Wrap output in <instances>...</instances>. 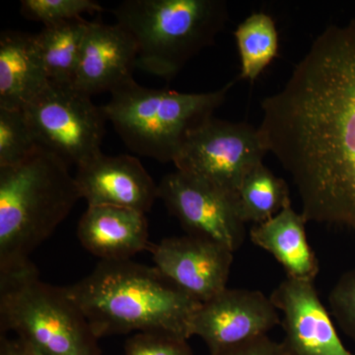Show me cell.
<instances>
[{"label": "cell", "mask_w": 355, "mask_h": 355, "mask_svg": "<svg viewBox=\"0 0 355 355\" xmlns=\"http://www.w3.org/2000/svg\"><path fill=\"white\" fill-rule=\"evenodd\" d=\"M81 198L92 205H112L146 214L158 197V184L137 157L101 153L77 167Z\"/></svg>", "instance_id": "13"}, {"label": "cell", "mask_w": 355, "mask_h": 355, "mask_svg": "<svg viewBox=\"0 0 355 355\" xmlns=\"http://www.w3.org/2000/svg\"><path fill=\"white\" fill-rule=\"evenodd\" d=\"M90 21L76 18L44 26L35 35L50 83L73 85Z\"/></svg>", "instance_id": "18"}, {"label": "cell", "mask_w": 355, "mask_h": 355, "mask_svg": "<svg viewBox=\"0 0 355 355\" xmlns=\"http://www.w3.org/2000/svg\"><path fill=\"white\" fill-rule=\"evenodd\" d=\"M270 297L284 315V343L289 354L355 355L340 340L314 282L286 277Z\"/></svg>", "instance_id": "12"}, {"label": "cell", "mask_w": 355, "mask_h": 355, "mask_svg": "<svg viewBox=\"0 0 355 355\" xmlns=\"http://www.w3.org/2000/svg\"><path fill=\"white\" fill-rule=\"evenodd\" d=\"M261 110L266 149L291 175L306 220L355 234V20L327 28Z\"/></svg>", "instance_id": "1"}, {"label": "cell", "mask_w": 355, "mask_h": 355, "mask_svg": "<svg viewBox=\"0 0 355 355\" xmlns=\"http://www.w3.org/2000/svg\"><path fill=\"white\" fill-rule=\"evenodd\" d=\"M158 197L187 235L218 243L236 252L246 239L237 196L176 170L158 184Z\"/></svg>", "instance_id": "9"}, {"label": "cell", "mask_w": 355, "mask_h": 355, "mask_svg": "<svg viewBox=\"0 0 355 355\" xmlns=\"http://www.w3.org/2000/svg\"><path fill=\"white\" fill-rule=\"evenodd\" d=\"M125 355H193V352L184 336L167 331H142L125 340Z\"/></svg>", "instance_id": "23"}, {"label": "cell", "mask_w": 355, "mask_h": 355, "mask_svg": "<svg viewBox=\"0 0 355 355\" xmlns=\"http://www.w3.org/2000/svg\"><path fill=\"white\" fill-rule=\"evenodd\" d=\"M245 223H263L291 205L286 182L275 176L263 163L243 180L237 193Z\"/></svg>", "instance_id": "19"}, {"label": "cell", "mask_w": 355, "mask_h": 355, "mask_svg": "<svg viewBox=\"0 0 355 355\" xmlns=\"http://www.w3.org/2000/svg\"><path fill=\"white\" fill-rule=\"evenodd\" d=\"M64 289L98 338L167 331L189 340L191 319L202 304L155 266L132 260L101 261Z\"/></svg>", "instance_id": "2"}, {"label": "cell", "mask_w": 355, "mask_h": 355, "mask_svg": "<svg viewBox=\"0 0 355 355\" xmlns=\"http://www.w3.org/2000/svg\"><path fill=\"white\" fill-rule=\"evenodd\" d=\"M0 355H32L23 349L16 338H9L6 335L0 336Z\"/></svg>", "instance_id": "26"}, {"label": "cell", "mask_w": 355, "mask_h": 355, "mask_svg": "<svg viewBox=\"0 0 355 355\" xmlns=\"http://www.w3.org/2000/svg\"><path fill=\"white\" fill-rule=\"evenodd\" d=\"M40 146L76 167L102 153L103 106L73 85L49 83L24 109Z\"/></svg>", "instance_id": "8"}, {"label": "cell", "mask_w": 355, "mask_h": 355, "mask_svg": "<svg viewBox=\"0 0 355 355\" xmlns=\"http://www.w3.org/2000/svg\"><path fill=\"white\" fill-rule=\"evenodd\" d=\"M148 251L159 272L200 303L227 288L234 252L223 245L186 235L151 243Z\"/></svg>", "instance_id": "11"}, {"label": "cell", "mask_w": 355, "mask_h": 355, "mask_svg": "<svg viewBox=\"0 0 355 355\" xmlns=\"http://www.w3.org/2000/svg\"><path fill=\"white\" fill-rule=\"evenodd\" d=\"M112 13L135 40L137 69L166 80L214 44L228 20L223 0H125Z\"/></svg>", "instance_id": "4"}, {"label": "cell", "mask_w": 355, "mask_h": 355, "mask_svg": "<svg viewBox=\"0 0 355 355\" xmlns=\"http://www.w3.org/2000/svg\"><path fill=\"white\" fill-rule=\"evenodd\" d=\"M69 165L40 146L19 164L0 167V275L32 265L81 198Z\"/></svg>", "instance_id": "3"}, {"label": "cell", "mask_w": 355, "mask_h": 355, "mask_svg": "<svg viewBox=\"0 0 355 355\" xmlns=\"http://www.w3.org/2000/svg\"><path fill=\"white\" fill-rule=\"evenodd\" d=\"M235 83L212 92L182 93L144 87L132 79L111 93L103 109L132 153L173 163L188 132L212 116Z\"/></svg>", "instance_id": "6"}, {"label": "cell", "mask_w": 355, "mask_h": 355, "mask_svg": "<svg viewBox=\"0 0 355 355\" xmlns=\"http://www.w3.org/2000/svg\"><path fill=\"white\" fill-rule=\"evenodd\" d=\"M137 49L119 24L90 21L84 38L73 87L89 96L113 92L133 79Z\"/></svg>", "instance_id": "14"}, {"label": "cell", "mask_w": 355, "mask_h": 355, "mask_svg": "<svg viewBox=\"0 0 355 355\" xmlns=\"http://www.w3.org/2000/svg\"><path fill=\"white\" fill-rule=\"evenodd\" d=\"M270 296L251 289L226 288L202 303L190 324V336L202 338L210 352L268 336L282 324Z\"/></svg>", "instance_id": "10"}, {"label": "cell", "mask_w": 355, "mask_h": 355, "mask_svg": "<svg viewBox=\"0 0 355 355\" xmlns=\"http://www.w3.org/2000/svg\"><path fill=\"white\" fill-rule=\"evenodd\" d=\"M103 8L93 0H22L21 13L27 19L43 23L44 26L58 24L76 18L84 13L102 12Z\"/></svg>", "instance_id": "22"}, {"label": "cell", "mask_w": 355, "mask_h": 355, "mask_svg": "<svg viewBox=\"0 0 355 355\" xmlns=\"http://www.w3.org/2000/svg\"><path fill=\"white\" fill-rule=\"evenodd\" d=\"M50 83L35 35L0 36V108L24 110Z\"/></svg>", "instance_id": "16"}, {"label": "cell", "mask_w": 355, "mask_h": 355, "mask_svg": "<svg viewBox=\"0 0 355 355\" xmlns=\"http://www.w3.org/2000/svg\"><path fill=\"white\" fill-rule=\"evenodd\" d=\"M39 147L24 110L0 108V167L19 164Z\"/></svg>", "instance_id": "21"}, {"label": "cell", "mask_w": 355, "mask_h": 355, "mask_svg": "<svg viewBox=\"0 0 355 355\" xmlns=\"http://www.w3.org/2000/svg\"><path fill=\"white\" fill-rule=\"evenodd\" d=\"M241 73L239 78L254 83L279 53V33L275 20L263 12L251 14L234 32Z\"/></svg>", "instance_id": "20"}, {"label": "cell", "mask_w": 355, "mask_h": 355, "mask_svg": "<svg viewBox=\"0 0 355 355\" xmlns=\"http://www.w3.org/2000/svg\"><path fill=\"white\" fill-rule=\"evenodd\" d=\"M329 306L343 333L355 343V268L336 282L329 294Z\"/></svg>", "instance_id": "24"}, {"label": "cell", "mask_w": 355, "mask_h": 355, "mask_svg": "<svg viewBox=\"0 0 355 355\" xmlns=\"http://www.w3.org/2000/svg\"><path fill=\"white\" fill-rule=\"evenodd\" d=\"M268 153L260 130L214 116L184 137L173 164L186 173L237 196L243 180Z\"/></svg>", "instance_id": "7"}, {"label": "cell", "mask_w": 355, "mask_h": 355, "mask_svg": "<svg viewBox=\"0 0 355 355\" xmlns=\"http://www.w3.org/2000/svg\"><path fill=\"white\" fill-rule=\"evenodd\" d=\"M77 237L101 261L130 260L148 251L151 244L146 214L112 205L88 207L79 220Z\"/></svg>", "instance_id": "15"}, {"label": "cell", "mask_w": 355, "mask_h": 355, "mask_svg": "<svg viewBox=\"0 0 355 355\" xmlns=\"http://www.w3.org/2000/svg\"><path fill=\"white\" fill-rule=\"evenodd\" d=\"M0 331H13L32 355H104L64 287L42 282L34 263L0 275Z\"/></svg>", "instance_id": "5"}, {"label": "cell", "mask_w": 355, "mask_h": 355, "mask_svg": "<svg viewBox=\"0 0 355 355\" xmlns=\"http://www.w3.org/2000/svg\"><path fill=\"white\" fill-rule=\"evenodd\" d=\"M209 355H291L284 342L277 343L268 336L226 347Z\"/></svg>", "instance_id": "25"}, {"label": "cell", "mask_w": 355, "mask_h": 355, "mask_svg": "<svg viewBox=\"0 0 355 355\" xmlns=\"http://www.w3.org/2000/svg\"><path fill=\"white\" fill-rule=\"evenodd\" d=\"M307 220L291 205L250 230L256 246L272 254L286 272V277L314 282L320 266L306 233Z\"/></svg>", "instance_id": "17"}]
</instances>
